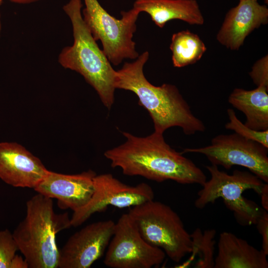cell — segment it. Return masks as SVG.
I'll list each match as a JSON object with an SVG mask.
<instances>
[{
    "mask_svg": "<svg viewBox=\"0 0 268 268\" xmlns=\"http://www.w3.org/2000/svg\"><path fill=\"white\" fill-rule=\"evenodd\" d=\"M268 55L258 61L253 66L249 73L254 83L258 86L268 87Z\"/></svg>",
    "mask_w": 268,
    "mask_h": 268,
    "instance_id": "obj_22",
    "label": "cell"
},
{
    "mask_svg": "<svg viewBox=\"0 0 268 268\" xmlns=\"http://www.w3.org/2000/svg\"><path fill=\"white\" fill-rule=\"evenodd\" d=\"M126 141L106 151L113 168L128 176H140L157 182L170 180L182 184L202 186L206 177L191 160L167 144L163 134L154 132L145 137L123 132Z\"/></svg>",
    "mask_w": 268,
    "mask_h": 268,
    "instance_id": "obj_1",
    "label": "cell"
},
{
    "mask_svg": "<svg viewBox=\"0 0 268 268\" xmlns=\"http://www.w3.org/2000/svg\"><path fill=\"white\" fill-rule=\"evenodd\" d=\"M133 8L148 14L159 27L173 19L202 25L204 18L196 0H136Z\"/></svg>",
    "mask_w": 268,
    "mask_h": 268,
    "instance_id": "obj_16",
    "label": "cell"
},
{
    "mask_svg": "<svg viewBox=\"0 0 268 268\" xmlns=\"http://www.w3.org/2000/svg\"><path fill=\"white\" fill-rule=\"evenodd\" d=\"M261 204L263 208L268 211V184L265 183L262 188L261 194Z\"/></svg>",
    "mask_w": 268,
    "mask_h": 268,
    "instance_id": "obj_24",
    "label": "cell"
},
{
    "mask_svg": "<svg viewBox=\"0 0 268 268\" xmlns=\"http://www.w3.org/2000/svg\"></svg>",
    "mask_w": 268,
    "mask_h": 268,
    "instance_id": "obj_29",
    "label": "cell"
},
{
    "mask_svg": "<svg viewBox=\"0 0 268 268\" xmlns=\"http://www.w3.org/2000/svg\"><path fill=\"white\" fill-rule=\"evenodd\" d=\"M210 178L201 186L195 201L196 207L204 208L221 198L226 206L233 212L237 222L242 226L256 224L264 209L255 202L243 196L247 190H253L260 195L265 183L248 171L235 170L232 174L221 171L218 166H205Z\"/></svg>",
    "mask_w": 268,
    "mask_h": 268,
    "instance_id": "obj_5",
    "label": "cell"
},
{
    "mask_svg": "<svg viewBox=\"0 0 268 268\" xmlns=\"http://www.w3.org/2000/svg\"><path fill=\"white\" fill-rule=\"evenodd\" d=\"M268 87L260 85L253 90L235 88L228 101L246 117L244 123L256 131L268 130Z\"/></svg>",
    "mask_w": 268,
    "mask_h": 268,
    "instance_id": "obj_17",
    "label": "cell"
},
{
    "mask_svg": "<svg viewBox=\"0 0 268 268\" xmlns=\"http://www.w3.org/2000/svg\"><path fill=\"white\" fill-rule=\"evenodd\" d=\"M256 227L262 238V250L268 255V213L264 209L262 214L257 220Z\"/></svg>",
    "mask_w": 268,
    "mask_h": 268,
    "instance_id": "obj_23",
    "label": "cell"
},
{
    "mask_svg": "<svg viewBox=\"0 0 268 268\" xmlns=\"http://www.w3.org/2000/svg\"><path fill=\"white\" fill-rule=\"evenodd\" d=\"M170 49L172 53L173 65L176 67L196 63L206 50L200 37L188 30L173 34Z\"/></svg>",
    "mask_w": 268,
    "mask_h": 268,
    "instance_id": "obj_18",
    "label": "cell"
},
{
    "mask_svg": "<svg viewBox=\"0 0 268 268\" xmlns=\"http://www.w3.org/2000/svg\"><path fill=\"white\" fill-rule=\"evenodd\" d=\"M268 255L228 232L219 235L214 268H268Z\"/></svg>",
    "mask_w": 268,
    "mask_h": 268,
    "instance_id": "obj_15",
    "label": "cell"
},
{
    "mask_svg": "<svg viewBox=\"0 0 268 268\" xmlns=\"http://www.w3.org/2000/svg\"><path fill=\"white\" fill-rule=\"evenodd\" d=\"M227 113L229 122L225 125V129L231 130L242 137L258 142L268 148V130H254L243 124L237 117L232 109H228Z\"/></svg>",
    "mask_w": 268,
    "mask_h": 268,
    "instance_id": "obj_20",
    "label": "cell"
},
{
    "mask_svg": "<svg viewBox=\"0 0 268 268\" xmlns=\"http://www.w3.org/2000/svg\"><path fill=\"white\" fill-rule=\"evenodd\" d=\"M71 226L67 213H56L52 199L41 194L26 202V214L12 233L30 268H58L56 235Z\"/></svg>",
    "mask_w": 268,
    "mask_h": 268,
    "instance_id": "obj_4",
    "label": "cell"
},
{
    "mask_svg": "<svg viewBox=\"0 0 268 268\" xmlns=\"http://www.w3.org/2000/svg\"><path fill=\"white\" fill-rule=\"evenodd\" d=\"M12 2L19 4H29L41 0H8Z\"/></svg>",
    "mask_w": 268,
    "mask_h": 268,
    "instance_id": "obj_26",
    "label": "cell"
},
{
    "mask_svg": "<svg viewBox=\"0 0 268 268\" xmlns=\"http://www.w3.org/2000/svg\"><path fill=\"white\" fill-rule=\"evenodd\" d=\"M2 1H3V0H0V6L1 5Z\"/></svg>",
    "mask_w": 268,
    "mask_h": 268,
    "instance_id": "obj_28",
    "label": "cell"
},
{
    "mask_svg": "<svg viewBox=\"0 0 268 268\" xmlns=\"http://www.w3.org/2000/svg\"><path fill=\"white\" fill-rule=\"evenodd\" d=\"M1 30V23L0 13V37Z\"/></svg>",
    "mask_w": 268,
    "mask_h": 268,
    "instance_id": "obj_27",
    "label": "cell"
},
{
    "mask_svg": "<svg viewBox=\"0 0 268 268\" xmlns=\"http://www.w3.org/2000/svg\"><path fill=\"white\" fill-rule=\"evenodd\" d=\"M115 224L112 220L97 221L73 234L59 250L58 268H90L107 248Z\"/></svg>",
    "mask_w": 268,
    "mask_h": 268,
    "instance_id": "obj_11",
    "label": "cell"
},
{
    "mask_svg": "<svg viewBox=\"0 0 268 268\" xmlns=\"http://www.w3.org/2000/svg\"><path fill=\"white\" fill-rule=\"evenodd\" d=\"M83 1V20L94 39L101 42L110 62L118 66L125 59L135 60L139 54L133 38L140 12L133 7L121 11V18L117 19L108 13L98 0Z\"/></svg>",
    "mask_w": 268,
    "mask_h": 268,
    "instance_id": "obj_7",
    "label": "cell"
},
{
    "mask_svg": "<svg viewBox=\"0 0 268 268\" xmlns=\"http://www.w3.org/2000/svg\"><path fill=\"white\" fill-rule=\"evenodd\" d=\"M268 148L234 133L214 137L210 145L187 148L181 152L204 155L211 164L229 170L238 165L247 168L264 183H268Z\"/></svg>",
    "mask_w": 268,
    "mask_h": 268,
    "instance_id": "obj_8",
    "label": "cell"
},
{
    "mask_svg": "<svg viewBox=\"0 0 268 268\" xmlns=\"http://www.w3.org/2000/svg\"><path fill=\"white\" fill-rule=\"evenodd\" d=\"M94 192L88 203L74 211L71 226L77 227L96 212L105 210L109 205L118 208L134 206L154 199L152 188L145 183L136 186L127 185L109 173L96 175Z\"/></svg>",
    "mask_w": 268,
    "mask_h": 268,
    "instance_id": "obj_10",
    "label": "cell"
},
{
    "mask_svg": "<svg viewBox=\"0 0 268 268\" xmlns=\"http://www.w3.org/2000/svg\"><path fill=\"white\" fill-rule=\"evenodd\" d=\"M142 237L180 262L192 250L191 235L179 215L169 205L153 200L133 206L129 212Z\"/></svg>",
    "mask_w": 268,
    "mask_h": 268,
    "instance_id": "obj_6",
    "label": "cell"
},
{
    "mask_svg": "<svg viewBox=\"0 0 268 268\" xmlns=\"http://www.w3.org/2000/svg\"><path fill=\"white\" fill-rule=\"evenodd\" d=\"M95 172L91 170L67 175L49 171L34 188L37 193L58 200L60 206L75 211L86 205L94 192Z\"/></svg>",
    "mask_w": 268,
    "mask_h": 268,
    "instance_id": "obj_12",
    "label": "cell"
},
{
    "mask_svg": "<svg viewBox=\"0 0 268 268\" xmlns=\"http://www.w3.org/2000/svg\"><path fill=\"white\" fill-rule=\"evenodd\" d=\"M166 256L162 249L144 240L128 213L115 222L103 262L111 268H151L162 264Z\"/></svg>",
    "mask_w": 268,
    "mask_h": 268,
    "instance_id": "obj_9",
    "label": "cell"
},
{
    "mask_svg": "<svg viewBox=\"0 0 268 268\" xmlns=\"http://www.w3.org/2000/svg\"><path fill=\"white\" fill-rule=\"evenodd\" d=\"M192 239V250L189 259L184 264L188 266L191 264L197 268H212L214 265V229L202 232L199 228L190 234Z\"/></svg>",
    "mask_w": 268,
    "mask_h": 268,
    "instance_id": "obj_19",
    "label": "cell"
},
{
    "mask_svg": "<svg viewBox=\"0 0 268 268\" xmlns=\"http://www.w3.org/2000/svg\"><path fill=\"white\" fill-rule=\"evenodd\" d=\"M18 250L12 233L8 229L0 231V268H10Z\"/></svg>",
    "mask_w": 268,
    "mask_h": 268,
    "instance_id": "obj_21",
    "label": "cell"
},
{
    "mask_svg": "<svg viewBox=\"0 0 268 268\" xmlns=\"http://www.w3.org/2000/svg\"><path fill=\"white\" fill-rule=\"evenodd\" d=\"M82 7V0H69L63 6L72 24L73 42L62 50L58 62L65 68L83 76L96 91L104 106L110 109L114 102L116 70L84 22Z\"/></svg>",
    "mask_w": 268,
    "mask_h": 268,
    "instance_id": "obj_3",
    "label": "cell"
},
{
    "mask_svg": "<svg viewBox=\"0 0 268 268\" xmlns=\"http://www.w3.org/2000/svg\"><path fill=\"white\" fill-rule=\"evenodd\" d=\"M49 170L41 161L16 142H0V179L14 187L35 188Z\"/></svg>",
    "mask_w": 268,
    "mask_h": 268,
    "instance_id": "obj_13",
    "label": "cell"
},
{
    "mask_svg": "<svg viewBox=\"0 0 268 268\" xmlns=\"http://www.w3.org/2000/svg\"><path fill=\"white\" fill-rule=\"evenodd\" d=\"M268 22V8L257 0H241L228 10L216 39L231 50H238L255 29Z\"/></svg>",
    "mask_w": 268,
    "mask_h": 268,
    "instance_id": "obj_14",
    "label": "cell"
},
{
    "mask_svg": "<svg viewBox=\"0 0 268 268\" xmlns=\"http://www.w3.org/2000/svg\"><path fill=\"white\" fill-rule=\"evenodd\" d=\"M149 55L145 51L134 62H125L116 70L115 88L132 91L137 96L138 104L149 113L156 133L163 134L173 127H180L189 135L203 132L204 123L195 116L175 85L164 83L157 86L147 80L143 67Z\"/></svg>",
    "mask_w": 268,
    "mask_h": 268,
    "instance_id": "obj_2",
    "label": "cell"
},
{
    "mask_svg": "<svg viewBox=\"0 0 268 268\" xmlns=\"http://www.w3.org/2000/svg\"><path fill=\"white\" fill-rule=\"evenodd\" d=\"M28 265L24 258L16 255L11 264L10 268H28Z\"/></svg>",
    "mask_w": 268,
    "mask_h": 268,
    "instance_id": "obj_25",
    "label": "cell"
}]
</instances>
